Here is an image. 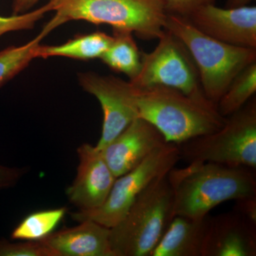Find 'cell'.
<instances>
[{"mask_svg": "<svg viewBox=\"0 0 256 256\" xmlns=\"http://www.w3.org/2000/svg\"><path fill=\"white\" fill-rule=\"evenodd\" d=\"M166 143L158 128L146 120L137 118L100 151L117 178L134 169Z\"/></svg>", "mask_w": 256, "mask_h": 256, "instance_id": "8fae6325", "label": "cell"}, {"mask_svg": "<svg viewBox=\"0 0 256 256\" xmlns=\"http://www.w3.org/2000/svg\"><path fill=\"white\" fill-rule=\"evenodd\" d=\"M25 173L24 168H10L0 164V192L13 188Z\"/></svg>", "mask_w": 256, "mask_h": 256, "instance_id": "cb8c5ba5", "label": "cell"}, {"mask_svg": "<svg viewBox=\"0 0 256 256\" xmlns=\"http://www.w3.org/2000/svg\"><path fill=\"white\" fill-rule=\"evenodd\" d=\"M210 220L175 216L150 256H204Z\"/></svg>", "mask_w": 256, "mask_h": 256, "instance_id": "9a60e30c", "label": "cell"}, {"mask_svg": "<svg viewBox=\"0 0 256 256\" xmlns=\"http://www.w3.org/2000/svg\"><path fill=\"white\" fill-rule=\"evenodd\" d=\"M44 38L38 34L25 44L9 46L0 50V88L37 58V50Z\"/></svg>", "mask_w": 256, "mask_h": 256, "instance_id": "ffe728a7", "label": "cell"}, {"mask_svg": "<svg viewBox=\"0 0 256 256\" xmlns=\"http://www.w3.org/2000/svg\"><path fill=\"white\" fill-rule=\"evenodd\" d=\"M180 160L256 168V99L226 117L224 126L210 134L176 144Z\"/></svg>", "mask_w": 256, "mask_h": 256, "instance_id": "8992f818", "label": "cell"}, {"mask_svg": "<svg viewBox=\"0 0 256 256\" xmlns=\"http://www.w3.org/2000/svg\"><path fill=\"white\" fill-rule=\"evenodd\" d=\"M132 32L112 28V42L100 60L118 73L126 74L130 80L137 76L141 68L142 54Z\"/></svg>", "mask_w": 256, "mask_h": 256, "instance_id": "e0dca14e", "label": "cell"}, {"mask_svg": "<svg viewBox=\"0 0 256 256\" xmlns=\"http://www.w3.org/2000/svg\"><path fill=\"white\" fill-rule=\"evenodd\" d=\"M174 216L200 220L230 200L256 196L255 170L214 162L188 163L168 174Z\"/></svg>", "mask_w": 256, "mask_h": 256, "instance_id": "6da1fadb", "label": "cell"}, {"mask_svg": "<svg viewBox=\"0 0 256 256\" xmlns=\"http://www.w3.org/2000/svg\"><path fill=\"white\" fill-rule=\"evenodd\" d=\"M174 216V196L166 174L152 182L110 228L114 256H150Z\"/></svg>", "mask_w": 256, "mask_h": 256, "instance_id": "5b68a950", "label": "cell"}, {"mask_svg": "<svg viewBox=\"0 0 256 256\" xmlns=\"http://www.w3.org/2000/svg\"><path fill=\"white\" fill-rule=\"evenodd\" d=\"M48 4L42 8L20 14H12L10 16L0 15V37L10 32L31 30L36 22L50 12Z\"/></svg>", "mask_w": 256, "mask_h": 256, "instance_id": "44dd1931", "label": "cell"}, {"mask_svg": "<svg viewBox=\"0 0 256 256\" xmlns=\"http://www.w3.org/2000/svg\"><path fill=\"white\" fill-rule=\"evenodd\" d=\"M112 42V36L102 32L77 35L62 44H40L36 57L44 60L50 57H65L80 60H96L101 58Z\"/></svg>", "mask_w": 256, "mask_h": 256, "instance_id": "2e32d148", "label": "cell"}, {"mask_svg": "<svg viewBox=\"0 0 256 256\" xmlns=\"http://www.w3.org/2000/svg\"><path fill=\"white\" fill-rule=\"evenodd\" d=\"M77 153V174L67 188V197L78 210H94L106 201L116 178L96 146L85 143L79 146Z\"/></svg>", "mask_w": 256, "mask_h": 256, "instance_id": "7c38bea8", "label": "cell"}, {"mask_svg": "<svg viewBox=\"0 0 256 256\" xmlns=\"http://www.w3.org/2000/svg\"><path fill=\"white\" fill-rule=\"evenodd\" d=\"M138 117L158 128L166 142L178 144L214 132L226 118L210 100L190 97L164 86L136 88Z\"/></svg>", "mask_w": 256, "mask_h": 256, "instance_id": "3957f363", "label": "cell"}, {"mask_svg": "<svg viewBox=\"0 0 256 256\" xmlns=\"http://www.w3.org/2000/svg\"><path fill=\"white\" fill-rule=\"evenodd\" d=\"M252 0H226V8H237L248 6Z\"/></svg>", "mask_w": 256, "mask_h": 256, "instance_id": "4316f807", "label": "cell"}, {"mask_svg": "<svg viewBox=\"0 0 256 256\" xmlns=\"http://www.w3.org/2000/svg\"><path fill=\"white\" fill-rule=\"evenodd\" d=\"M180 160L176 144L166 143L160 146L134 169L116 178L100 206L74 212L70 214L72 220H94L112 228L124 218L138 195L156 178L168 174Z\"/></svg>", "mask_w": 256, "mask_h": 256, "instance_id": "52a82bcc", "label": "cell"}, {"mask_svg": "<svg viewBox=\"0 0 256 256\" xmlns=\"http://www.w3.org/2000/svg\"><path fill=\"white\" fill-rule=\"evenodd\" d=\"M42 239L58 256H114L110 244V228L85 220Z\"/></svg>", "mask_w": 256, "mask_h": 256, "instance_id": "5bb4252c", "label": "cell"}, {"mask_svg": "<svg viewBox=\"0 0 256 256\" xmlns=\"http://www.w3.org/2000/svg\"><path fill=\"white\" fill-rule=\"evenodd\" d=\"M256 256V226L234 210L210 216L204 256Z\"/></svg>", "mask_w": 256, "mask_h": 256, "instance_id": "4fadbf2b", "label": "cell"}, {"mask_svg": "<svg viewBox=\"0 0 256 256\" xmlns=\"http://www.w3.org/2000/svg\"><path fill=\"white\" fill-rule=\"evenodd\" d=\"M234 210L256 226V196L236 200Z\"/></svg>", "mask_w": 256, "mask_h": 256, "instance_id": "d4e9b609", "label": "cell"}, {"mask_svg": "<svg viewBox=\"0 0 256 256\" xmlns=\"http://www.w3.org/2000/svg\"><path fill=\"white\" fill-rule=\"evenodd\" d=\"M0 256H58L42 240L10 242L0 239Z\"/></svg>", "mask_w": 256, "mask_h": 256, "instance_id": "7402d4cb", "label": "cell"}, {"mask_svg": "<svg viewBox=\"0 0 256 256\" xmlns=\"http://www.w3.org/2000/svg\"><path fill=\"white\" fill-rule=\"evenodd\" d=\"M78 79L82 88L95 96L102 108V132L96 146L100 150L139 118L136 88L130 80L92 72L78 74Z\"/></svg>", "mask_w": 256, "mask_h": 256, "instance_id": "9c48e42d", "label": "cell"}, {"mask_svg": "<svg viewBox=\"0 0 256 256\" xmlns=\"http://www.w3.org/2000/svg\"><path fill=\"white\" fill-rule=\"evenodd\" d=\"M47 4L55 14L40 33L44 38L62 25L82 20L158 40L168 15L164 0H50Z\"/></svg>", "mask_w": 256, "mask_h": 256, "instance_id": "7a4b0ae2", "label": "cell"}, {"mask_svg": "<svg viewBox=\"0 0 256 256\" xmlns=\"http://www.w3.org/2000/svg\"><path fill=\"white\" fill-rule=\"evenodd\" d=\"M217 0H164L168 14L188 18L202 6L215 4Z\"/></svg>", "mask_w": 256, "mask_h": 256, "instance_id": "603a6c76", "label": "cell"}, {"mask_svg": "<svg viewBox=\"0 0 256 256\" xmlns=\"http://www.w3.org/2000/svg\"><path fill=\"white\" fill-rule=\"evenodd\" d=\"M150 53H142L137 76L130 80L136 88L164 86L190 97L208 100L204 94L196 64L180 38L164 30Z\"/></svg>", "mask_w": 256, "mask_h": 256, "instance_id": "ba28073f", "label": "cell"}, {"mask_svg": "<svg viewBox=\"0 0 256 256\" xmlns=\"http://www.w3.org/2000/svg\"><path fill=\"white\" fill-rule=\"evenodd\" d=\"M40 0H14L12 4V14L28 12Z\"/></svg>", "mask_w": 256, "mask_h": 256, "instance_id": "484cf974", "label": "cell"}, {"mask_svg": "<svg viewBox=\"0 0 256 256\" xmlns=\"http://www.w3.org/2000/svg\"><path fill=\"white\" fill-rule=\"evenodd\" d=\"M164 28L188 48L198 69L204 94L216 106L234 79L248 66L256 62V48L216 40L198 31L182 16L168 14Z\"/></svg>", "mask_w": 256, "mask_h": 256, "instance_id": "277c9868", "label": "cell"}, {"mask_svg": "<svg viewBox=\"0 0 256 256\" xmlns=\"http://www.w3.org/2000/svg\"><path fill=\"white\" fill-rule=\"evenodd\" d=\"M256 92V62L248 66L234 79L217 104L223 117L234 114L246 105Z\"/></svg>", "mask_w": 256, "mask_h": 256, "instance_id": "d6986e66", "label": "cell"}, {"mask_svg": "<svg viewBox=\"0 0 256 256\" xmlns=\"http://www.w3.org/2000/svg\"><path fill=\"white\" fill-rule=\"evenodd\" d=\"M67 213L66 207L34 212L26 216L11 234L18 240H40L53 233Z\"/></svg>", "mask_w": 256, "mask_h": 256, "instance_id": "ac0fdd59", "label": "cell"}, {"mask_svg": "<svg viewBox=\"0 0 256 256\" xmlns=\"http://www.w3.org/2000/svg\"><path fill=\"white\" fill-rule=\"evenodd\" d=\"M198 31L233 46L256 48V8L202 6L186 18Z\"/></svg>", "mask_w": 256, "mask_h": 256, "instance_id": "30bf717a", "label": "cell"}]
</instances>
